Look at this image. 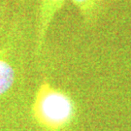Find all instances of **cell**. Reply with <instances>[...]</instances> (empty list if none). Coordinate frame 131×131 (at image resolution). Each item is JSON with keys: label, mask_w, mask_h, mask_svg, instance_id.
I'll use <instances>...</instances> for the list:
<instances>
[{"label": "cell", "mask_w": 131, "mask_h": 131, "mask_svg": "<svg viewBox=\"0 0 131 131\" xmlns=\"http://www.w3.org/2000/svg\"><path fill=\"white\" fill-rule=\"evenodd\" d=\"M77 116L74 100L65 91L44 82L36 91L32 117L44 131H66Z\"/></svg>", "instance_id": "6da1fadb"}, {"label": "cell", "mask_w": 131, "mask_h": 131, "mask_svg": "<svg viewBox=\"0 0 131 131\" xmlns=\"http://www.w3.org/2000/svg\"><path fill=\"white\" fill-rule=\"evenodd\" d=\"M65 0H40L37 21V42L36 49L41 52L45 46V40L49 28L56 14L62 8Z\"/></svg>", "instance_id": "7a4b0ae2"}, {"label": "cell", "mask_w": 131, "mask_h": 131, "mask_svg": "<svg viewBox=\"0 0 131 131\" xmlns=\"http://www.w3.org/2000/svg\"><path fill=\"white\" fill-rule=\"evenodd\" d=\"M79 10L84 21L89 25L95 24L107 7L115 0H71Z\"/></svg>", "instance_id": "3957f363"}, {"label": "cell", "mask_w": 131, "mask_h": 131, "mask_svg": "<svg viewBox=\"0 0 131 131\" xmlns=\"http://www.w3.org/2000/svg\"><path fill=\"white\" fill-rule=\"evenodd\" d=\"M16 81V72L12 63L8 60L6 49H0V97L8 93Z\"/></svg>", "instance_id": "277c9868"}]
</instances>
